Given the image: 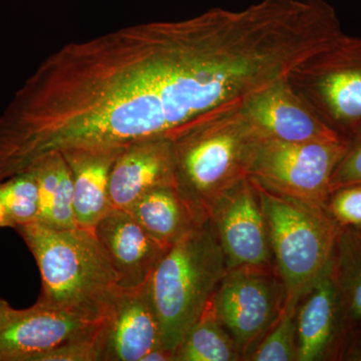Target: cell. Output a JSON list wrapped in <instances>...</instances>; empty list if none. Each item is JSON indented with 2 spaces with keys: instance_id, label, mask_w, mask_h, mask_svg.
<instances>
[{
  "instance_id": "6da1fadb",
  "label": "cell",
  "mask_w": 361,
  "mask_h": 361,
  "mask_svg": "<svg viewBox=\"0 0 361 361\" xmlns=\"http://www.w3.org/2000/svg\"><path fill=\"white\" fill-rule=\"evenodd\" d=\"M16 230L39 269L37 302L92 322L109 318L121 288L94 230L52 229L37 222Z\"/></svg>"
},
{
  "instance_id": "7a4b0ae2",
  "label": "cell",
  "mask_w": 361,
  "mask_h": 361,
  "mask_svg": "<svg viewBox=\"0 0 361 361\" xmlns=\"http://www.w3.org/2000/svg\"><path fill=\"white\" fill-rule=\"evenodd\" d=\"M241 104L203 116L172 139L175 187L199 224L210 219L223 195L248 178L252 154L262 139Z\"/></svg>"
},
{
  "instance_id": "3957f363",
  "label": "cell",
  "mask_w": 361,
  "mask_h": 361,
  "mask_svg": "<svg viewBox=\"0 0 361 361\" xmlns=\"http://www.w3.org/2000/svg\"><path fill=\"white\" fill-rule=\"evenodd\" d=\"M227 270L210 220L166 252L147 282L164 348L176 353L212 300Z\"/></svg>"
},
{
  "instance_id": "277c9868",
  "label": "cell",
  "mask_w": 361,
  "mask_h": 361,
  "mask_svg": "<svg viewBox=\"0 0 361 361\" xmlns=\"http://www.w3.org/2000/svg\"><path fill=\"white\" fill-rule=\"evenodd\" d=\"M254 186L264 215L278 275L284 287L285 300H300L331 266L337 241L336 220L324 204L275 193L256 184Z\"/></svg>"
},
{
  "instance_id": "5b68a950",
  "label": "cell",
  "mask_w": 361,
  "mask_h": 361,
  "mask_svg": "<svg viewBox=\"0 0 361 361\" xmlns=\"http://www.w3.org/2000/svg\"><path fill=\"white\" fill-rule=\"evenodd\" d=\"M289 84L323 122L345 139L361 130V37L342 35L296 66Z\"/></svg>"
},
{
  "instance_id": "8992f818",
  "label": "cell",
  "mask_w": 361,
  "mask_h": 361,
  "mask_svg": "<svg viewBox=\"0 0 361 361\" xmlns=\"http://www.w3.org/2000/svg\"><path fill=\"white\" fill-rule=\"evenodd\" d=\"M350 141L283 142L261 139L252 154L248 178L258 186L300 200L324 204L330 182Z\"/></svg>"
},
{
  "instance_id": "52a82bcc",
  "label": "cell",
  "mask_w": 361,
  "mask_h": 361,
  "mask_svg": "<svg viewBox=\"0 0 361 361\" xmlns=\"http://www.w3.org/2000/svg\"><path fill=\"white\" fill-rule=\"evenodd\" d=\"M285 301L283 285L271 268L227 270L214 294V313L241 356H250L276 322Z\"/></svg>"
},
{
  "instance_id": "ba28073f",
  "label": "cell",
  "mask_w": 361,
  "mask_h": 361,
  "mask_svg": "<svg viewBox=\"0 0 361 361\" xmlns=\"http://www.w3.org/2000/svg\"><path fill=\"white\" fill-rule=\"evenodd\" d=\"M209 220L228 270L272 267L267 226L256 188L249 178L223 195Z\"/></svg>"
},
{
  "instance_id": "9c48e42d",
  "label": "cell",
  "mask_w": 361,
  "mask_h": 361,
  "mask_svg": "<svg viewBox=\"0 0 361 361\" xmlns=\"http://www.w3.org/2000/svg\"><path fill=\"white\" fill-rule=\"evenodd\" d=\"M241 110L262 139L297 142L345 139L323 122L288 78L247 97Z\"/></svg>"
},
{
  "instance_id": "30bf717a",
  "label": "cell",
  "mask_w": 361,
  "mask_h": 361,
  "mask_svg": "<svg viewBox=\"0 0 361 361\" xmlns=\"http://www.w3.org/2000/svg\"><path fill=\"white\" fill-rule=\"evenodd\" d=\"M102 322H90L37 301L26 310L11 307L0 323V361H37Z\"/></svg>"
},
{
  "instance_id": "8fae6325",
  "label": "cell",
  "mask_w": 361,
  "mask_h": 361,
  "mask_svg": "<svg viewBox=\"0 0 361 361\" xmlns=\"http://www.w3.org/2000/svg\"><path fill=\"white\" fill-rule=\"evenodd\" d=\"M120 288L134 289L149 281L168 249L156 241L132 214L111 209L94 228Z\"/></svg>"
},
{
  "instance_id": "7c38bea8",
  "label": "cell",
  "mask_w": 361,
  "mask_h": 361,
  "mask_svg": "<svg viewBox=\"0 0 361 361\" xmlns=\"http://www.w3.org/2000/svg\"><path fill=\"white\" fill-rule=\"evenodd\" d=\"M175 187L172 140L155 137L128 145L114 161L110 175L111 208L129 210L156 188Z\"/></svg>"
},
{
  "instance_id": "4fadbf2b",
  "label": "cell",
  "mask_w": 361,
  "mask_h": 361,
  "mask_svg": "<svg viewBox=\"0 0 361 361\" xmlns=\"http://www.w3.org/2000/svg\"><path fill=\"white\" fill-rule=\"evenodd\" d=\"M160 345V324L147 283L134 289L121 288L106 318L103 361H142Z\"/></svg>"
},
{
  "instance_id": "5bb4252c",
  "label": "cell",
  "mask_w": 361,
  "mask_h": 361,
  "mask_svg": "<svg viewBox=\"0 0 361 361\" xmlns=\"http://www.w3.org/2000/svg\"><path fill=\"white\" fill-rule=\"evenodd\" d=\"M125 148V147H123ZM123 148L71 149L61 153L71 169L78 227L92 229L111 210L110 175Z\"/></svg>"
},
{
  "instance_id": "9a60e30c",
  "label": "cell",
  "mask_w": 361,
  "mask_h": 361,
  "mask_svg": "<svg viewBox=\"0 0 361 361\" xmlns=\"http://www.w3.org/2000/svg\"><path fill=\"white\" fill-rule=\"evenodd\" d=\"M330 267L300 299L303 302L297 311V360H320L331 341L336 318L337 287Z\"/></svg>"
},
{
  "instance_id": "2e32d148",
  "label": "cell",
  "mask_w": 361,
  "mask_h": 361,
  "mask_svg": "<svg viewBox=\"0 0 361 361\" xmlns=\"http://www.w3.org/2000/svg\"><path fill=\"white\" fill-rule=\"evenodd\" d=\"M127 211L168 250L201 225L174 186L151 190Z\"/></svg>"
},
{
  "instance_id": "e0dca14e",
  "label": "cell",
  "mask_w": 361,
  "mask_h": 361,
  "mask_svg": "<svg viewBox=\"0 0 361 361\" xmlns=\"http://www.w3.org/2000/svg\"><path fill=\"white\" fill-rule=\"evenodd\" d=\"M26 172L32 173L37 180V223L59 230L78 227L73 209V177L65 157L61 153L42 157Z\"/></svg>"
},
{
  "instance_id": "ac0fdd59",
  "label": "cell",
  "mask_w": 361,
  "mask_h": 361,
  "mask_svg": "<svg viewBox=\"0 0 361 361\" xmlns=\"http://www.w3.org/2000/svg\"><path fill=\"white\" fill-rule=\"evenodd\" d=\"M175 357L176 361H236L242 356L214 313L210 301L200 319L180 342Z\"/></svg>"
},
{
  "instance_id": "d6986e66",
  "label": "cell",
  "mask_w": 361,
  "mask_h": 361,
  "mask_svg": "<svg viewBox=\"0 0 361 361\" xmlns=\"http://www.w3.org/2000/svg\"><path fill=\"white\" fill-rule=\"evenodd\" d=\"M39 194L32 173L0 180V228H13L37 222Z\"/></svg>"
},
{
  "instance_id": "ffe728a7",
  "label": "cell",
  "mask_w": 361,
  "mask_h": 361,
  "mask_svg": "<svg viewBox=\"0 0 361 361\" xmlns=\"http://www.w3.org/2000/svg\"><path fill=\"white\" fill-rule=\"evenodd\" d=\"M300 300L286 299L281 312L259 342L250 360L292 361L297 360V311Z\"/></svg>"
},
{
  "instance_id": "44dd1931",
  "label": "cell",
  "mask_w": 361,
  "mask_h": 361,
  "mask_svg": "<svg viewBox=\"0 0 361 361\" xmlns=\"http://www.w3.org/2000/svg\"><path fill=\"white\" fill-rule=\"evenodd\" d=\"M106 322L65 342L40 356L37 361H103Z\"/></svg>"
},
{
  "instance_id": "7402d4cb",
  "label": "cell",
  "mask_w": 361,
  "mask_h": 361,
  "mask_svg": "<svg viewBox=\"0 0 361 361\" xmlns=\"http://www.w3.org/2000/svg\"><path fill=\"white\" fill-rule=\"evenodd\" d=\"M331 195L329 210L336 222L361 229V184L339 188Z\"/></svg>"
},
{
  "instance_id": "603a6c76",
  "label": "cell",
  "mask_w": 361,
  "mask_h": 361,
  "mask_svg": "<svg viewBox=\"0 0 361 361\" xmlns=\"http://www.w3.org/2000/svg\"><path fill=\"white\" fill-rule=\"evenodd\" d=\"M356 184H361V130L351 140L348 153L332 176L330 191Z\"/></svg>"
},
{
  "instance_id": "cb8c5ba5",
  "label": "cell",
  "mask_w": 361,
  "mask_h": 361,
  "mask_svg": "<svg viewBox=\"0 0 361 361\" xmlns=\"http://www.w3.org/2000/svg\"><path fill=\"white\" fill-rule=\"evenodd\" d=\"M348 276L349 310L356 319L361 320V258L351 266Z\"/></svg>"
},
{
  "instance_id": "d4e9b609",
  "label": "cell",
  "mask_w": 361,
  "mask_h": 361,
  "mask_svg": "<svg viewBox=\"0 0 361 361\" xmlns=\"http://www.w3.org/2000/svg\"><path fill=\"white\" fill-rule=\"evenodd\" d=\"M142 361H176L175 353L160 345L149 351Z\"/></svg>"
},
{
  "instance_id": "484cf974",
  "label": "cell",
  "mask_w": 361,
  "mask_h": 361,
  "mask_svg": "<svg viewBox=\"0 0 361 361\" xmlns=\"http://www.w3.org/2000/svg\"><path fill=\"white\" fill-rule=\"evenodd\" d=\"M11 306L9 305L8 303L6 302L4 299L0 298V323L4 322V318L8 312L9 310H11Z\"/></svg>"
}]
</instances>
